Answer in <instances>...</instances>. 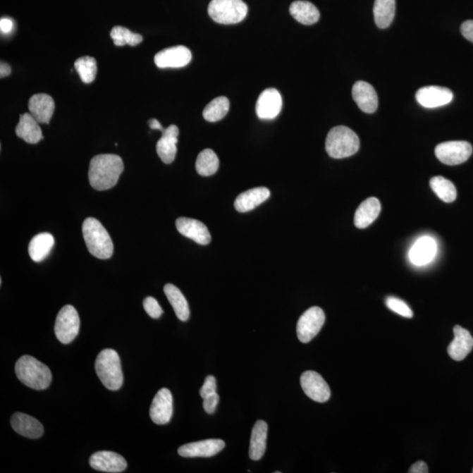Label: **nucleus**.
Wrapping results in <instances>:
<instances>
[{
    "label": "nucleus",
    "instance_id": "obj_1",
    "mask_svg": "<svg viewBox=\"0 0 473 473\" xmlns=\"http://www.w3.org/2000/svg\"><path fill=\"white\" fill-rule=\"evenodd\" d=\"M124 171L122 159L117 154H99L90 161L89 180L96 190H107L118 183Z\"/></svg>",
    "mask_w": 473,
    "mask_h": 473
},
{
    "label": "nucleus",
    "instance_id": "obj_2",
    "mask_svg": "<svg viewBox=\"0 0 473 473\" xmlns=\"http://www.w3.org/2000/svg\"><path fill=\"white\" fill-rule=\"evenodd\" d=\"M16 373L25 386L35 390L48 388L52 381L49 368L32 356L20 357L16 364Z\"/></svg>",
    "mask_w": 473,
    "mask_h": 473
},
{
    "label": "nucleus",
    "instance_id": "obj_3",
    "mask_svg": "<svg viewBox=\"0 0 473 473\" xmlns=\"http://www.w3.org/2000/svg\"><path fill=\"white\" fill-rule=\"evenodd\" d=\"M82 235L86 247L94 257L107 259L113 256V240L99 220L94 218L86 219L82 223Z\"/></svg>",
    "mask_w": 473,
    "mask_h": 473
},
{
    "label": "nucleus",
    "instance_id": "obj_4",
    "mask_svg": "<svg viewBox=\"0 0 473 473\" xmlns=\"http://www.w3.org/2000/svg\"><path fill=\"white\" fill-rule=\"evenodd\" d=\"M97 376L107 389L117 391L121 388L123 377L121 357L113 349H104L97 355L95 362Z\"/></svg>",
    "mask_w": 473,
    "mask_h": 473
},
{
    "label": "nucleus",
    "instance_id": "obj_5",
    "mask_svg": "<svg viewBox=\"0 0 473 473\" xmlns=\"http://www.w3.org/2000/svg\"><path fill=\"white\" fill-rule=\"evenodd\" d=\"M360 144L359 137L352 129L339 125L328 132L326 148L331 158L343 159L355 154L360 149Z\"/></svg>",
    "mask_w": 473,
    "mask_h": 473
},
{
    "label": "nucleus",
    "instance_id": "obj_6",
    "mask_svg": "<svg viewBox=\"0 0 473 473\" xmlns=\"http://www.w3.org/2000/svg\"><path fill=\"white\" fill-rule=\"evenodd\" d=\"M247 13L248 7L242 0H211L208 6L209 17L223 25L240 23Z\"/></svg>",
    "mask_w": 473,
    "mask_h": 473
},
{
    "label": "nucleus",
    "instance_id": "obj_7",
    "mask_svg": "<svg viewBox=\"0 0 473 473\" xmlns=\"http://www.w3.org/2000/svg\"><path fill=\"white\" fill-rule=\"evenodd\" d=\"M80 330V319L73 306L66 305L57 315L55 333L61 344H70L74 340Z\"/></svg>",
    "mask_w": 473,
    "mask_h": 473
},
{
    "label": "nucleus",
    "instance_id": "obj_8",
    "mask_svg": "<svg viewBox=\"0 0 473 473\" xmlns=\"http://www.w3.org/2000/svg\"><path fill=\"white\" fill-rule=\"evenodd\" d=\"M324 322L326 314L319 307H312L300 317L296 326L297 337L302 343H309L319 333Z\"/></svg>",
    "mask_w": 473,
    "mask_h": 473
},
{
    "label": "nucleus",
    "instance_id": "obj_9",
    "mask_svg": "<svg viewBox=\"0 0 473 473\" xmlns=\"http://www.w3.org/2000/svg\"><path fill=\"white\" fill-rule=\"evenodd\" d=\"M436 156L443 164L454 166L464 164L472 154V147L467 142H448L438 144Z\"/></svg>",
    "mask_w": 473,
    "mask_h": 473
},
{
    "label": "nucleus",
    "instance_id": "obj_10",
    "mask_svg": "<svg viewBox=\"0 0 473 473\" xmlns=\"http://www.w3.org/2000/svg\"><path fill=\"white\" fill-rule=\"evenodd\" d=\"M301 386L305 395L317 403H326L331 398V389L319 373L307 371L302 374Z\"/></svg>",
    "mask_w": 473,
    "mask_h": 473
},
{
    "label": "nucleus",
    "instance_id": "obj_11",
    "mask_svg": "<svg viewBox=\"0 0 473 473\" xmlns=\"http://www.w3.org/2000/svg\"><path fill=\"white\" fill-rule=\"evenodd\" d=\"M192 59L190 50L184 46H176L158 52L154 56V63L160 68H183Z\"/></svg>",
    "mask_w": 473,
    "mask_h": 473
},
{
    "label": "nucleus",
    "instance_id": "obj_12",
    "mask_svg": "<svg viewBox=\"0 0 473 473\" xmlns=\"http://www.w3.org/2000/svg\"><path fill=\"white\" fill-rule=\"evenodd\" d=\"M150 417L155 424L164 425L173 415V396L168 388L159 390L150 407Z\"/></svg>",
    "mask_w": 473,
    "mask_h": 473
},
{
    "label": "nucleus",
    "instance_id": "obj_13",
    "mask_svg": "<svg viewBox=\"0 0 473 473\" xmlns=\"http://www.w3.org/2000/svg\"><path fill=\"white\" fill-rule=\"evenodd\" d=\"M90 465L94 470L110 473L122 472L128 467V462L121 455L108 450L94 453L90 458Z\"/></svg>",
    "mask_w": 473,
    "mask_h": 473
},
{
    "label": "nucleus",
    "instance_id": "obj_14",
    "mask_svg": "<svg viewBox=\"0 0 473 473\" xmlns=\"http://www.w3.org/2000/svg\"><path fill=\"white\" fill-rule=\"evenodd\" d=\"M226 443L221 439H207L184 444L178 449V454L183 457H211L222 451Z\"/></svg>",
    "mask_w": 473,
    "mask_h": 473
},
{
    "label": "nucleus",
    "instance_id": "obj_15",
    "mask_svg": "<svg viewBox=\"0 0 473 473\" xmlns=\"http://www.w3.org/2000/svg\"><path fill=\"white\" fill-rule=\"evenodd\" d=\"M283 99L276 89L269 88L259 95L256 103V113L261 119H274L280 114Z\"/></svg>",
    "mask_w": 473,
    "mask_h": 473
},
{
    "label": "nucleus",
    "instance_id": "obj_16",
    "mask_svg": "<svg viewBox=\"0 0 473 473\" xmlns=\"http://www.w3.org/2000/svg\"><path fill=\"white\" fill-rule=\"evenodd\" d=\"M415 99L422 106L431 109L450 104L453 99V93L450 90L439 86H426L418 90Z\"/></svg>",
    "mask_w": 473,
    "mask_h": 473
},
{
    "label": "nucleus",
    "instance_id": "obj_17",
    "mask_svg": "<svg viewBox=\"0 0 473 473\" xmlns=\"http://www.w3.org/2000/svg\"><path fill=\"white\" fill-rule=\"evenodd\" d=\"M162 136L156 145L159 157L166 164H171L175 161L178 153L179 128L176 125H169L161 131Z\"/></svg>",
    "mask_w": 473,
    "mask_h": 473
},
{
    "label": "nucleus",
    "instance_id": "obj_18",
    "mask_svg": "<svg viewBox=\"0 0 473 473\" xmlns=\"http://www.w3.org/2000/svg\"><path fill=\"white\" fill-rule=\"evenodd\" d=\"M176 228L182 235L194 240L199 245H208L211 240V234L203 223L189 218H179L176 220Z\"/></svg>",
    "mask_w": 473,
    "mask_h": 473
},
{
    "label": "nucleus",
    "instance_id": "obj_19",
    "mask_svg": "<svg viewBox=\"0 0 473 473\" xmlns=\"http://www.w3.org/2000/svg\"><path fill=\"white\" fill-rule=\"evenodd\" d=\"M352 97L360 109L366 113L377 110L379 99L376 90L367 82H357L352 87Z\"/></svg>",
    "mask_w": 473,
    "mask_h": 473
},
{
    "label": "nucleus",
    "instance_id": "obj_20",
    "mask_svg": "<svg viewBox=\"0 0 473 473\" xmlns=\"http://www.w3.org/2000/svg\"><path fill=\"white\" fill-rule=\"evenodd\" d=\"M454 339L448 346V355L451 359L461 361L465 359L473 348V338L470 332L460 326L453 328Z\"/></svg>",
    "mask_w": 473,
    "mask_h": 473
},
{
    "label": "nucleus",
    "instance_id": "obj_21",
    "mask_svg": "<svg viewBox=\"0 0 473 473\" xmlns=\"http://www.w3.org/2000/svg\"><path fill=\"white\" fill-rule=\"evenodd\" d=\"M55 101L48 94H35L28 103L32 116L41 124H49L55 111Z\"/></svg>",
    "mask_w": 473,
    "mask_h": 473
},
{
    "label": "nucleus",
    "instance_id": "obj_22",
    "mask_svg": "<svg viewBox=\"0 0 473 473\" xmlns=\"http://www.w3.org/2000/svg\"><path fill=\"white\" fill-rule=\"evenodd\" d=\"M11 424L14 431L27 438L37 439L44 433V428L41 422L26 414H14L11 418Z\"/></svg>",
    "mask_w": 473,
    "mask_h": 473
},
{
    "label": "nucleus",
    "instance_id": "obj_23",
    "mask_svg": "<svg viewBox=\"0 0 473 473\" xmlns=\"http://www.w3.org/2000/svg\"><path fill=\"white\" fill-rule=\"evenodd\" d=\"M436 252L434 238L424 236L415 242L410 251V259L415 266H424L433 261Z\"/></svg>",
    "mask_w": 473,
    "mask_h": 473
},
{
    "label": "nucleus",
    "instance_id": "obj_24",
    "mask_svg": "<svg viewBox=\"0 0 473 473\" xmlns=\"http://www.w3.org/2000/svg\"><path fill=\"white\" fill-rule=\"evenodd\" d=\"M270 197V190L265 187L254 188L237 197L234 207L238 212H247L264 203Z\"/></svg>",
    "mask_w": 473,
    "mask_h": 473
},
{
    "label": "nucleus",
    "instance_id": "obj_25",
    "mask_svg": "<svg viewBox=\"0 0 473 473\" xmlns=\"http://www.w3.org/2000/svg\"><path fill=\"white\" fill-rule=\"evenodd\" d=\"M381 205L375 197H370L361 203L357 209L355 225L357 228L364 229L373 223L380 215Z\"/></svg>",
    "mask_w": 473,
    "mask_h": 473
},
{
    "label": "nucleus",
    "instance_id": "obj_26",
    "mask_svg": "<svg viewBox=\"0 0 473 473\" xmlns=\"http://www.w3.org/2000/svg\"><path fill=\"white\" fill-rule=\"evenodd\" d=\"M16 133L19 138L30 144H37L43 139L39 122L32 116L31 113L20 115Z\"/></svg>",
    "mask_w": 473,
    "mask_h": 473
},
{
    "label": "nucleus",
    "instance_id": "obj_27",
    "mask_svg": "<svg viewBox=\"0 0 473 473\" xmlns=\"http://www.w3.org/2000/svg\"><path fill=\"white\" fill-rule=\"evenodd\" d=\"M267 429L266 422L259 420L255 422L252 431L249 457L252 460L257 461L264 456L266 448Z\"/></svg>",
    "mask_w": 473,
    "mask_h": 473
},
{
    "label": "nucleus",
    "instance_id": "obj_28",
    "mask_svg": "<svg viewBox=\"0 0 473 473\" xmlns=\"http://www.w3.org/2000/svg\"><path fill=\"white\" fill-rule=\"evenodd\" d=\"M55 245V238L49 233L37 234L32 238L28 252L32 261L41 262L48 257Z\"/></svg>",
    "mask_w": 473,
    "mask_h": 473
},
{
    "label": "nucleus",
    "instance_id": "obj_29",
    "mask_svg": "<svg viewBox=\"0 0 473 473\" xmlns=\"http://www.w3.org/2000/svg\"><path fill=\"white\" fill-rule=\"evenodd\" d=\"M290 12L295 20L303 25H313L320 19V13L315 5L309 1H295L291 4Z\"/></svg>",
    "mask_w": 473,
    "mask_h": 473
},
{
    "label": "nucleus",
    "instance_id": "obj_30",
    "mask_svg": "<svg viewBox=\"0 0 473 473\" xmlns=\"http://www.w3.org/2000/svg\"><path fill=\"white\" fill-rule=\"evenodd\" d=\"M164 293L174 309L178 319L185 322L190 317L189 305L182 292L173 284H167L164 287Z\"/></svg>",
    "mask_w": 473,
    "mask_h": 473
},
{
    "label": "nucleus",
    "instance_id": "obj_31",
    "mask_svg": "<svg viewBox=\"0 0 473 473\" xmlns=\"http://www.w3.org/2000/svg\"><path fill=\"white\" fill-rule=\"evenodd\" d=\"M374 14L378 27H388L395 16V0H375Z\"/></svg>",
    "mask_w": 473,
    "mask_h": 473
},
{
    "label": "nucleus",
    "instance_id": "obj_32",
    "mask_svg": "<svg viewBox=\"0 0 473 473\" xmlns=\"http://www.w3.org/2000/svg\"><path fill=\"white\" fill-rule=\"evenodd\" d=\"M431 187L440 199L444 203H453L457 198V190L450 180L443 176H435L431 179Z\"/></svg>",
    "mask_w": 473,
    "mask_h": 473
},
{
    "label": "nucleus",
    "instance_id": "obj_33",
    "mask_svg": "<svg viewBox=\"0 0 473 473\" xmlns=\"http://www.w3.org/2000/svg\"><path fill=\"white\" fill-rule=\"evenodd\" d=\"M219 160L218 155L211 149H204L198 154L196 169L202 176H209L214 175L218 171Z\"/></svg>",
    "mask_w": 473,
    "mask_h": 473
},
{
    "label": "nucleus",
    "instance_id": "obj_34",
    "mask_svg": "<svg viewBox=\"0 0 473 473\" xmlns=\"http://www.w3.org/2000/svg\"><path fill=\"white\" fill-rule=\"evenodd\" d=\"M229 109V99L226 97H219L204 108L203 116L209 122H218L226 116Z\"/></svg>",
    "mask_w": 473,
    "mask_h": 473
},
{
    "label": "nucleus",
    "instance_id": "obj_35",
    "mask_svg": "<svg viewBox=\"0 0 473 473\" xmlns=\"http://www.w3.org/2000/svg\"><path fill=\"white\" fill-rule=\"evenodd\" d=\"M75 70L78 71L79 77L85 84H90L96 78L97 61L90 56L81 57L75 61Z\"/></svg>",
    "mask_w": 473,
    "mask_h": 473
},
{
    "label": "nucleus",
    "instance_id": "obj_36",
    "mask_svg": "<svg viewBox=\"0 0 473 473\" xmlns=\"http://www.w3.org/2000/svg\"><path fill=\"white\" fill-rule=\"evenodd\" d=\"M111 37L114 44L118 47L129 45L136 46L142 43L143 37L139 34H135L124 27L116 26L111 31Z\"/></svg>",
    "mask_w": 473,
    "mask_h": 473
},
{
    "label": "nucleus",
    "instance_id": "obj_37",
    "mask_svg": "<svg viewBox=\"0 0 473 473\" xmlns=\"http://www.w3.org/2000/svg\"><path fill=\"white\" fill-rule=\"evenodd\" d=\"M386 305L388 307V309L398 314L400 316L407 317V319L413 317L414 314L412 310L403 300L393 297V296H389V297L386 299Z\"/></svg>",
    "mask_w": 473,
    "mask_h": 473
},
{
    "label": "nucleus",
    "instance_id": "obj_38",
    "mask_svg": "<svg viewBox=\"0 0 473 473\" xmlns=\"http://www.w3.org/2000/svg\"><path fill=\"white\" fill-rule=\"evenodd\" d=\"M143 307L144 309H145L146 312L148 314V316L151 317L152 319H160L162 314H164V310H162L161 307L159 305L156 299L151 297V296H148V297L144 300Z\"/></svg>",
    "mask_w": 473,
    "mask_h": 473
},
{
    "label": "nucleus",
    "instance_id": "obj_39",
    "mask_svg": "<svg viewBox=\"0 0 473 473\" xmlns=\"http://www.w3.org/2000/svg\"><path fill=\"white\" fill-rule=\"evenodd\" d=\"M216 390V379L214 376H211V375H209V376H207V379H205L204 383L203 386H202V388L200 389V395L203 399L207 398V396L211 395H213V393H215Z\"/></svg>",
    "mask_w": 473,
    "mask_h": 473
},
{
    "label": "nucleus",
    "instance_id": "obj_40",
    "mask_svg": "<svg viewBox=\"0 0 473 473\" xmlns=\"http://www.w3.org/2000/svg\"><path fill=\"white\" fill-rule=\"evenodd\" d=\"M219 403V395L218 393H213L204 399V409L205 412L208 414H213L215 412L216 406Z\"/></svg>",
    "mask_w": 473,
    "mask_h": 473
},
{
    "label": "nucleus",
    "instance_id": "obj_41",
    "mask_svg": "<svg viewBox=\"0 0 473 473\" xmlns=\"http://www.w3.org/2000/svg\"><path fill=\"white\" fill-rule=\"evenodd\" d=\"M460 30L462 35L469 42H473V20L465 21Z\"/></svg>",
    "mask_w": 473,
    "mask_h": 473
},
{
    "label": "nucleus",
    "instance_id": "obj_42",
    "mask_svg": "<svg viewBox=\"0 0 473 473\" xmlns=\"http://www.w3.org/2000/svg\"><path fill=\"white\" fill-rule=\"evenodd\" d=\"M410 473H428V467L424 461H418L410 468Z\"/></svg>",
    "mask_w": 473,
    "mask_h": 473
},
{
    "label": "nucleus",
    "instance_id": "obj_43",
    "mask_svg": "<svg viewBox=\"0 0 473 473\" xmlns=\"http://www.w3.org/2000/svg\"><path fill=\"white\" fill-rule=\"evenodd\" d=\"M13 27V23L12 20L7 19V18H2L0 20V30L2 34L7 35L12 32Z\"/></svg>",
    "mask_w": 473,
    "mask_h": 473
},
{
    "label": "nucleus",
    "instance_id": "obj_44",
    "mask_svg": "<svg viewBox=\"0 0 473 473\" xmlns=\"http://www.w3.org/2000/svg\"><path fill=\"white\" fill-rule=\"evenodd\" d=\"M11 72H12V70H11L10 65L1 61V64H0V78L8 77Z\"/></svg>",
    "mask_w": 473,
    "mask_h": 473
},
{
    "label": "nucleus",
    "instance_id": "obj_45",
    "mask_svg": "<svg viewBox=\"0 0 473 473\" xmlns=\"http://www.w3.org/2000/svg\"><path fill=\"white\" fill-rule=\"evenodd\" d=\"M148 123H149V126L151 129L160 130V131H162V130H164V128H162L161 123L159 122L157 119L152 118Z\"/></svg>",
    "mask_w": 473,
    "mask_h": 473
},
{
    "label": "nucleus",
    "instance_id": "obj_46",
    "mask_svg": "<svg viewBox=\"0 0 473 473\" xmlns=\"http://www.w3.org/2000/svg\"><path fill=\"white\" fill-rule=\"evenodd\" d=\"M472 472H473V470H472Z\"/></svg>",
    "mask_w": 473,
    "mask_h": 473
}]
</instances>
